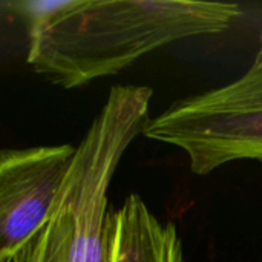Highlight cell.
<instances>
[{"mask_svg":"<svg viewBox=\"0 0 262 262\" xmlns=\"http://www.w3.org/2000/svg\"><path fill=\"white\" fill-rule=\"evenodd\" d=\"M71 144L0 154V261L14 256L48 223L74 158Z\"/></svg>","mask_w":262,"mask_h":262,"instance_id":"cell-4","label":"cell"},{"mask_svg":"<svg viewBox=\"0 0 262 262\" xmlns=\"http://www.w3.org/2000/svg\"><path fill=\"white\" fill-rule=\"evenodd\" d=\"M259 48H262V29H261V35H259Z\"/></svg>","mask_w":262,"mask_h":262,"instance_id":"cell-7","label":"cell"},{"mask_svg":"<svg viewBox=\"0 0 262 262\" xmlns=\"http://www.w3.org/2000/svg\"><path fill=\"white\" fill-rule=\"evenodd\" d=\"M243 14L236 3L192 0H64L28 32L26 61L63 89L115 75L143 55L190 37L220 34Z\"/></svg>","mask_w":262,"mask_h":262,"instance_id":"cell-1","label":"cell"},{"mask_svg":"<svg viewBox=\"0 0 262 262\" xmlns=\"http://www.w3.org/2000/svg\"><path fill=\"white\" fill-rule=\"evenodd\" d=\"M71 241V226L66 221L48 220L21 250L0 262H69Z\"/></svg>","mask_w":262,"mask_h":262,"instance_id":"cell-6","label":"cell"},{"mask_svg":"<svg viewBox=\"0 0 262 262\" xmlns=\"http://www.w3.org/2000/svg\"><path fill=\"white\" fill-rule=\"evenodd\" d=\"M103 262H184L177 226L160 221L138 193H130L106 216Z\"/></svg>","mask_w":262,"mask_h":262,"instance_id":"cell-5","label":"cell"},{"mask_svg":"<svg viewBox=\"0 0 262 262\" xmlns=\"http://www.w3.org/2000/svg\"><path fill=\"white\" fill-rule=\"evenodd\" d=\"M143 135L183 150L195 175L241 160L262 163V48L239 78L172 103Z\"/></svg>","mask_w":262,"mask_h":262,"instance_id":"cell-3","label":"cell"},{"mask_svg":"<svg viewBox=\"0 0 262 262\" xmlns=\"http://www.w3.org/2000/svg\"><path fill=\"white\" fill-rule=\"evenodd\" d=\"M150 100L149 86H114L83 140L75 146L49 216L71 226L69 262H103L107 190L123 154L143 135Z\"/></svg>","mask_w":262,"mask_h":262,"instance_id":"cell-2","label":"cell"}]
</instances>
